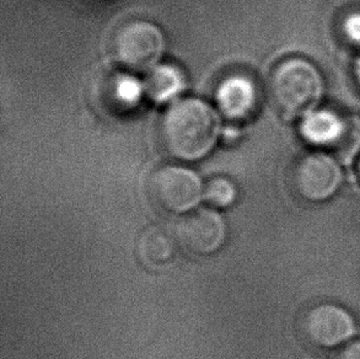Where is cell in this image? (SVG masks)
Segmentation results:
<instances>
[{"label":"cell","mask_w":360,"mask_h":359,"mask_svg":"<svg viewBox=\"0 0 360 359\" xmlns=\"http://www.w3.org/2000/svg\"><path fill=\"white\" fill-rule=\"evenodd\" d=\"M136 258L149 268H160L170 263L175 255V238L162 229L150 227L136 239Z\"/></svg>","instance_id":"obj_10"},{"label":"cell","mask_w":360,"mask_h":359,"mask_svg":"<svg viewBox=\"0 0 360 359\" xmlns=\"http://www.w3.org/2000/svg\"><path fill=\"white\" fill-rule=\"evenodd\" d=\"M342 34L349 44L360 47V11L347 15L342 23Z\"/></svg>","instance_id":"obj_14"},{"label":"cell","mask_w":360,"mask_h":359,"mask_svg":"<svg viewBox=\"0 0 360 359\" xmlns=\"http://www.w3.org/2000/svg\"><path fill=\"white\" fill-rule=\"evenodd\" d=\"M220 112L230 120H243L252 113L257 103V88L252 79L233 74L221 80L215 92Z\"/></svg>","instance_id":"obj_9"},{"label":"cell","mask_w":360,"mask_h":359,"mask_svg":"<svg viewBox=\"0 0 360 359\" xmlns=\"http://www.w3.org/2000/svg\"><path fill=\"white\" fill-rule=\"evenodd\" d=\"M333 359H360V341H352L341 346Z\"/></svg>","instance_id":"obj_15"},{"label":"cell","mask_w":360,"mask_h":359,"mask_svg":"<svg viewBox=\"0 0 360 359\" xmlns=\"http://www.w3.org/2000/svg\"><path fill=\"white\" fill-rule=\"evenodd\" d=\"M299 133L317 151H356L360 146V122L327 108H316L300 118Z\"/></svg>","instance_id":"obj_5"},{"label":"cell","mask_w":360,"mask_h":359,"mask_svg":"<svg viewBox=\"0 0 360 359\" xmlns=\"http://www.w3.org/2000/svg\"><path fill=\"white\" fill-rule=\"evenodd\" d=\"M302 332L311 345L335 348L346 345L356 335V320L345 308L322 303L312 306L302 316Z\"/></svg>","instance_id":"obj_7"},{"label":"cell","mask_w":360,"mask_h":359,"mask_svg":"<svg viewBox=\"0 0 360 359\" xmlns=\"http://www.w3.org/2000/svg\"><path fill=\"white\" fill-rule=\"evenodd\" d=\"M343 171L335 156L322 151H311L295 163L292 172V187L307 202H323L341 189Z\"/></svg>","instance_id":"obj_6"},{"label":"cell","mask_w":360,"mask_h":359,"mask_svg":"<svg viewBox=\"0 0 360 359\" xmlns=\"http://www.w3.org/2000/svg\"><path fill=\"white\" fill-rule=\"evenodd\" d=\"M144 88L136 78L129 75H118L113 79L112 100L118 107L129 110L139 103Z\"/></svg>","instance_id":"obj_12"},{"label":"cell","mask_w":360,"mask_h":359,"mask_svg":"<svg viewBox=\"0 0 360 359\" xmlns=\"http://www.w3.org/2000/svg\"><path fill=\"white\" fill-rule=\"evenodd\" d=\"M268 92L278 111L284 116L302 118L320 106L325 79L309 59L289 57L273 68Z\"/></svg>","instance_id":"obj_2"},{"label":"cell","mask_w":360,"mask_h":359,"mask_svg":"<svg viewBox=\"0 0 360 359\" xmlns=\"http://www.w3.org/2000/svg\"><path fill=\"white\" fill-rule=\"evenodd\" d=\"M185 85V77L180 69L171 64H164L151 70L146 90L153 101L164 103L182 92Z\"/></svg>","instance_id":"obj_11"},{"label":"cell","mask_w":360,"mask_h":359,"mask_svg":"<svg viewBox=\"0 0 360 359\" xmlns=\"http://www.w3.org/2000/svg\"><path fill=\"white\" fill-rule=\"evenodd\" d=\"M354 78L360 87V56L356 58V64H354Z\"/></svg>","instance_id":"obj_16"},{"label":"cell","mask_w":360,"mask_h":359,"mask_svg":"<svg viewBox=\"0 0 360 359\" xmlns=\"http://www.w3.org/2000/svg\"><path fill=\"white\" fill-rule=\"evenodd\" d=\"M205 199L213 207L226 208L236 201V189L230 180L215 177L205 186Z\"/></svg>","instance_id":"obj_13"},{"label":"cell","mask_w":360,"mask_h":359,"mask_svg":"<svg viewBox=\"0 0 360 359\" xmlns=\"http://www.w3.org/2000/svg\"><path fill=\"white\" fill-rule=\"evenodd\" d=\"M356 172H358V176H359L360 180V154L358 156V160H356Z\"/></svg>","instance_id":"obj_17"},{"label":"cell","mask_w":360,"mask_h":359,"mask_svg":"<svg viewBox=\"0 0 360 359\" xmlns=\"http://www.w3.org/2000/svg\"><path fill=\"white\" fill-rule=\"evenodd\" d=\"M148 194L156 208L166 214H187L205 199L200 176L184 166H162L148 181Z\"/></svg>","instance_id":"obj_3"},{"label":"cell","mask_w":360,"mask_h":359,"mask_svg":"<svg viewBox=\"0 0 360 359\" xmlns=\"http://www.w3.org/2000/svg\"><path fill=\"white\" fill-rule=\"evenodd\" d=\"M219 133L218 113L195 97L174 102L161 118V144L169 156L179 160L205 158L213 151Z\"/></svg>","instance_id":"obj_1"},{"label":"cell","mask_w":360,"mask_h":359,"mask_svg":"<svg viewBox=\"0 0 360 359\" xmlns=\"http://www.w3.org/2000/svg\"><path fill=\"white\" fill-rule=\"evenodd\" d=\"M174 238L187 253L197 256L212 255L224 245L226 224L215 209H197L177 222Z\"/></svg>","instance_id":"obj_8"},{"label":"cell","mask_w":360,"mask_h":359,"mask_svg":"<svg viewBox=\"0 0 360 359\" xmlns=\"http://www.w3.org/2000/svg\"><path fill=\"white\" fill-rule=\"evenodd\" d=\"M111 49L118 63L136 72H146L155 68L165 52V37L155 24L133 20L115 31Z\"/></svg>","instance_id":"obj_4"}]
</instances>
